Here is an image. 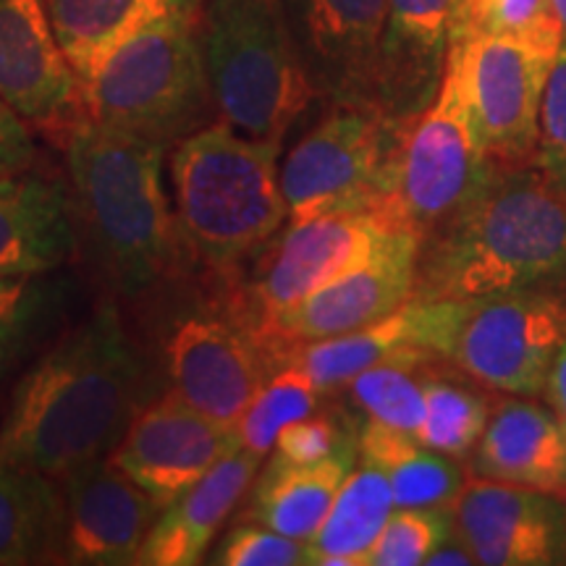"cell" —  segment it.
Segmentation results:
<instances>
[{
  "mask_svg": "<svg viewBox=\"0 0 566 566\" xmlns=\"http://www.w3.org/2000/svg\"><path fill=\"white\" fill-rule=\"evenodd\" d=\"M158 396V370L111 296L19 378L0 422V464L69 478L111 457Z\"/></svg>",
  "mask_w": 566,
  "mask_h": 566,
  "instance_id": "obj_1",
  "label": "cell"
},
{
  "mask_svg": "<svg viewBox=\"0 0 566 566\" xmlns=\"http://www.w3.org/2000/svg\"><path fill=\"white\" fill-rule=\"evenodd\" d=\"M80 258L105 296L155 307L200 271L163 184L171 147L84 118L59 142Z\"/></svg>",
  "mask_w": 566,
  "mask_h": 566,
  "instance_id": "obj_2",
  "label": "cell"
},
{
  "mask_svg": "<svg viewBox=\"0 0 566 566\" xmlns=\"http://www.w3.org/2000/svg\"><path fill=\"white\" fill-rule=\"evenodd\" d=\"M566 275V195L543 171H499L475 200L420 244L415 296L541 289Z\"/></svg>",
  "mask_w": 566,
  "mask_h": 566,
  "instance_id": "obj_3",
  "label": "cell"
},
{
  "mask_svg": "<svg viewBox=\"0 0 566 566\" xmlns=\"http://www.w3.org/2000/svg\"><path fill=\"white\" fill-rule=\"evenodd\" d=\"M279 158L281 142L247 137L226 122L168 150L174 210L202 273L239 275L283 229Z\"/></svg>",
  "mask_w": 566,
  "mask_h": 566,
  "instance_id": "obj_4",
  "label": "cell"
},
{
  "mask_svg": "<svg viewBox=\"0 0 566 566\" xmlns=\"http://www.w3.org/2000/svg\"><path fill=\"white\" fill-rule=\"evenodd\" d=\"M197 17H163L105 53L82 80L90 122L166 147L216 124Z\"/></svg>",
  "mask_w": 566,
  "mask_h": 566,
  "instance_id": "obj_5",
  "label": "cell"
},
{
  "mask_svg": "<svg viewBox=\"0 0 566 566\" xmlns=\"http://www.w3.org/2000/svg\"><path fill=\"white\" fill-rule=\"evenodd\" d=\"M417 349L454 363L478 384L522 399L543 394L566 338V310L541 289L409 300Z\"/></svg>",
  "mask_w": 566,
  "mask_h": 566,
  "instance_id": "obj_6",
  "label": "cell"
},
{
  "mask_svg": "<svg viewBox=\"0 0 566 566\" xmlns=\"http://www.w3.org/2000/svg\"><path fill=\"white\" fill-rule=\"evenodd\" d=\"M197 32L221 122L247 137L283 142L315 92L279 0H202Z\"/></svg>",
  "mask_w": 566,
  "mask_h": 566,
  "instance_id": "obj_7",
  "label": "cell"
},
{
  "mask_svg": "<svg viewBox=\"0 0 566 566\" xmlns=\"http://www.w3.org/2000/svg\"><path fill=\"white\" fill-rule=\"evenodd\" d=\"M409 122L378 105H331L328 116L296 142L281 168L289 221L375 212L396 223L391 187Z\"/></svg>",
  "mask_w": 566,
  "mask_h": 566,
  "instance_id": "obj_8",
  "label": "cell"
},
{
  "mask_svg": "<svg viewBox=\"0 0 566 566\" xmlns=\"http://www.w3.org/2000/svg\"><path fill=\"white\" fill-rule=\"evenodd\" d=\"M208 275V273H205ZM210 292L187 304L179 292L155 304L163 317V370L171 391L197 412L237 424L254 394L273 375L265 344L233 310L223 281L208 275Z\"/></svg>",
  "mask_w": 566,
  "mask_h": 566,
  "instance_id": "obj_9",
  "label": "cell"
},
{
  "mask_svg": "<svg viewBox=\"0 0 566 566\" xmlns=\"http://www.w3.org/2000/svg\"><path fill=\"white\" fill-rule=\"evenodd\" d=\"M493 158L472 122L457 63L446 59L433 103L407 126L396 158L391 218L420 242L449 226L493 174Z\"/></svg>",
  "mask_w": 566,
  "mask_h": 566,
  "instance_id": "obj_10",
  "label": "cell"
},
{
  "mask_svg": "<svg viewBox=\"0 0 566 566\" xmlns=\"http://www.w3.org/2000/svg\"><path fill=\"white\" fill-rule=\"evenodd\" d=\"M399 229L405 226L375 212H334L292 223L279 242H268L258 254L260 263L250 279L242 273L218 279L223 281L233 310L260 336L283 310L373 260Z\"/></svg>",
  "mask_w": 566,
  "mask_h": 566,
  "instance_id": "obj_11",
  "label": "cell"
},
{
  "mask_svg": "<svg viewBox=\"0 0 566 566\" xmlns=\"http://www.w3.org/2000/svg\"><path fill=\"white\" fill-rule=\"evenodd\" d=\"M564 38L556 17L525 34L472 32L451 42L449 59L493 160H520L537 145L543 87Z\"/></svg>",
  "mask_w": 566,
  "mask_h": 566,
  "instance_id": "obj_12",
  "label": "cell"
},
{
  "mask_svg": "<svg viewBox=\"0 0 566 566\" xmlns=\"http://www.w3.org/2000/svg\"><path fill=\"white\" fill-rule=\"evenodd\" d=\"M279 9L317 101L378 105L388 0H279Z\"/></svg>",
  "mask_w": 566,
  "mask_h": 566,
  "instance_id": "obj_13",
  "label": "cell"
},
{
  "mask_svg": "<svg viewBox=\"0 0 566 566\" xmlns=\"http://www.w3.org/2000/svg\"><path fill=\"white\" fill-rule=\"evenodd\" d=\"M420 244L412 229H399L365 265L325 283L307 300L275 315L260 334L273 373L275 354L283 346L367 328L405 307L415 296Z\"/></svg>",
  "mask_w": 566,
  "mask_h": 566,
  "instance_id": "obj_14",
  "label": "cell"
},
{
  "mask_svg": "<svg viewBox=\"0 0 566 566\" xmlns=\"http://www.w3.org/2000/svg\"><path fill=\"white\" fill-rule=\"evenodd\" d=\"M0 97L55 145L87 118L45 0H0Z\"/></svg>",
  "mask_w": 566,
  "mask_h": 566,
  "instance_id": "obj_15",
  "label": "cell"
},
{
  "mask_svg": "<svg viewBox=\"0 0 566 566\" xmlns=\"http://www.w3.org/2000/svg\"><path fill=\"white\" fill-rule=\"evenodd\" d=\"M239 443L237 424L212 420L168 391L142 409L111 459L163 512Z\"/></svg>",
  "mask_w": 566,
  "mask_h": 566,
  "instance_id": "obj_16",
  "label": "cell"
},
{
  "mask_svg": "<svg viewBox=\"0 0 566 566\" xmlns=\"http://www.w3.org/2000/svg\"><path fill=\"white\" fill-rule=\"evenodd\" d=\"M451 514L478 564L566 562V506L551 491L478 478L464 483Z\"/></svg>",
  "mask_w": 566,
  "mask_h": 566,
  "instance_id": "obj_17",
  "label": "cell"
},
{
  "mask_svg": "<svg viewBox=\"0 0 566 566\" xmlns=\"http://www.w3.org/2000/svg\"><path fill=\"white\" fill-rule=\"evenodd\" d=\"M66 495L61 564L129 566L158 520L160 506L111 457L61 480Z\"/></svg>",
  "mask_w": 566,
  "mask_h": 566,
  "instance_id": "obj_18",
  "label": "cell"
},
{
  "mask_svg": "<svg viewBox=\"0 0 566 566\" xmlns=\"http://www.w3.org/2000/svg\"><path fill=\"white\" fill-rule=\"evenodd\" d=\"M462 0H388L375 103L388 116L409 118L433 103L454 42Z\"/></svg>",
  "mask_w": 566,
  "mask_h": 566,
  "instance_id": "obj_19",
  "label": "cell"
},
{
  "mask_svg": "<svg viewBox=\"0 0 566 566\" xmlns=\"http://www.w3.org/2000/svg\"><path fill=\"white\" fill-rule=\"evenodd\" d=\"M76 252L69 181L32 168L0 176V279L55 273Z\"/></svg>",
  "mask_w": 566,
  "mask_h": 566,
  "instance_id": "obj_20",
  "label": "cell"
},
{
  "mask_svg": "<svg viewBox=\"0 0 566 566\" xmlns=\"http://www.w3.org/2000/svg\"><path fill=\"white\" fill-rule=\"evenodd\" d=\"M265 457L242 443L218 459L197 483L171 501L142 543L139 566H195L208 556L212 537L250 493Z\"/></svg>",
  "mask_w": 566,
  "mask_h": 566,
  "instance_id": "obj_21",
  "label": "cell"
},
{
  "mask_svg": "<svg viewBox=\"0 0 566 566\" xmlns=\"http://www.w3.org/2000/svg\"><path fill=\"white\" fill-rule=\"evenodd\" d=\"M472 470L504 483L566 491V428L554 409L504 401L475 443Z\"/></svg>",
  "mask_w": 566,
  "mask_h": 566,
  "instance_id": "obj_22",
  "label": "cell"
},
{
  "mask_svg": "<svg viewBox=\"0 0 566 566\" xmlns=\"http://www.w3.org/2000/svg\"><path fill=\"white\" fill-rule=\"evenodd\" d=\"M357 457L359 436L315 464H292L273 454L265 470L254 478L242 520L260 522L296 541H313Z\"/></svg>",
  "mask_w": 566,
  "mask_h": 566,
  "instance_id": "obj_23",
  "label": "cell"
},
{
  "mask_svg": "<svg viewBox=\"0 0 566 566\" xmlns=\"http://www.w3.org/2000/svg\"><path fill=\"white\" fill-rule=\"evenodd\" d=\"M63 530L61 480L0 464V566L61 564Z\"/></svg>",
  "mask_w": 566,
  "mask_h": 566,
  "instance_id": "obj_24",
  "label": "cell"
},
{
  "mask_svg": "<svg viewBox=\"0 0 566 566\" xmlns=\"http://www.w3.org/2000/svg\"><path fill=\"white\" fill-rule=\"evenodd\" d=\"M55 38L80 82L118 42L174 13L197 17L202 0H45Z\"/></svg>",
  "mask_w": 566,
  "mask_h": 566,
  "instance_id": "obj_25",
  "label": "cell"
},
{
  "mask_svg": "<svg viewBox=\"0 0 566 566\" xmlns=\"http://www.w3.org/2000/svg\"><path fill=\"white\" fill-rule=\"evenodd\" d=\"M412 352L422 349H417L412 342V310L407 302L386 321L367 325V328L283 346L275 354V370L286 365L300 367L313 378L317 391L331 394L336 388H346L359 373Z\"/></svg>",
  "mask_w": 566,
  "mask_h": 566,
  "instance_id": "obj_26",
  "label": "cell"
},
{
  "mask_svg": "<svg viewBox=\"0 0 566 566\" xmlns=\"http://www.w3.org/2000/svg\"><path fill=\"white\" fill-rule=\"evenodd\" d=\"M359 459L386 472L396 509H451L464 488L454 457L373 420L359 433Z\"/></svg>",
  "mask_w": 566,
  "mask_h": 566,
  "instance_id": "obj_27",
  "label": "cell"
},
{
  "mask_svg": "<svg viewBox=\"0 0 566 566\" xmlns=\"http://www.w3.org/2000/svg\"><path fill=\"white\" fill-rule=\"evenodd\" d=\"M391 512L394 493L386 472L363 459L344 480L323 527L307 541V564L367 566V554Z\"/></svg>",
  "mask_w": 566,
  "mask_h": 566,
  "instance_id": "obj_28",
  "label": "cell"
},
{
  "mask_svg": "<svg viewBox=\"0 0 566 566\" xmlns=\"http://www.w3.org/2000/svg\"><path fill=\"white\" fill-rule=\"evenodd\" d=\"M63 283L51 273L0 279V370H11L45 342L66 304Z\"/></svg>",
  "mask_w": 566,
  "mask_h": 566,
  "instance_id": "obj_29",
  "label": "cell"
},
{
  "mask_svg": "<svg viewBox=\"0 0 566 566\" xmlns=\"http://www.w3.org/2000/svg\"><path fill=\"white\" fill-rule=\"evenodd\" d=\"M428 357L430 354L424 352H412L386 359L352 378L346 388L373 422L417 438L424 420V380H428L417 375V367Z\"/></svg>",
  "mask_w": 566,
  "mask_h": 566,
  "instance_id": "obj_30",
  "label": "cell"
},
{
  "mask_svg": "<svg viewBox=\"0 0 566 566\" xmlns=\"http://www.w3.org/2000/svg\"><path fill=\"white\" fill-rule=\"evenodd\" d=\"M317 394L321 391L315 388L313 378L300 367L286 365L275 370L239 417V441L254 454H271L275 438L286 424L315 412Z\"/></svg>",
  "mask_w": 566,
  "mask_h": 566,
  "instance_id": "obj_31",
  "label": "cell"
},
{
  "mask_svg": "<svg viewBox=\"0 0 566 566\" xmlns=\"http://www.w3.org/2000/svg\"><path fill=\"white\" fill-rule=\"evenodd\" d=\"M491 420L483 394L454 380H424V420L417 438L446 457H464L475 449Z\"/></svg>",
  "mask_w": 566,
  "mask_h": 566,
  "instance_id": "obj_32",
  "label": "cell"
},
{
  "mask_svg": "<svg viewBox=\"0 0 566 566\" xmlns=\"http://www.w3.org/2000/svg\"><path fill=\"white\" fill-rule=\"evenodd\" d=\"M454 530L451 509H396L375 537L367 566H417Z\"/></svg>",
  "mask_w": 566,
  "mask_h": 566,
  "instance_id": "obj_33",
  "label": "cell"
},
{
  "mask_svg": "<svg viewBox=\"0 0 566 566\" xmlns=\"http://www.w3.org/2000/svg\"><path fill=\"white\" fill-rule=\"evenodd\" d=\"M537 166L566 195V38L543 87L537 116Z\"/></svg>",
  "mask_w": 566,
  "mask_h": 566,
  "instance_id": "obj_34",
  "label": "cell"
},
{
  "mask_svg": "<svg viewBox=\"0 0 566 566\" xmlns=\"http://www.w3.org/2000/svg\"><path fill=\"white\" fill-rule=\"evenodd\" d=\"M210 564L223 566H300L307 564V543L281 535L260 522L242 520L229 530Z\"/></svg>",
  "mask_w": 566,
  "mask_h": 566,
  "instance_id": "obj_35",
  "label": "cell"
},
{
  "mask_svg": "<svg viewBox=\"0 0 566 566\" xmlns=\"http://www.w3.org/2000/svg\"><path fill=\"white\" fill-rule=\"evenodd\" d=\"M357 436L342 420L331 415L302 417L281 430L275 438L273 454L286 459L292 464H315L336 454L344 443L354 441Z\"/></svg>",
  "mask_w": 566,
  "mask_h": 566,
  "instance_id": "obj_36",
  "label": "cell"
},
{
  "mask_svg": "<svg viewBox=\"0 0 566 566\" xmlns=\"http://www.w3.org/2000/svg\"><path fill=\"white\" fill-rule=\"evenodd\" d=\"M38 160L32 126L0 97V176L30 171Z\"/></svg>",
  "mask_w": 566,
  "mask_h": 566,
  "instance_id": "obj_37",
  "label": "cell"
},
{
  "mask_svg": "<svg viewBox=\"0 0 566 566\" xmlns=\"http://www.w3.org/2000/svg\"><path fill=\"white\" fill-rule=\"evenodd\" d=\"M543 394H546L548 407L554 409L556 417L566 428V338L562 342V346H558L554 363H551L548 380H546V388H543Z\"/></svg>",
  "mask_w": 566,
  "mask_h": 566,
  "instance_id": "obj_38",
  "label": "cell"
},
{
  "mask_svg": "<svg viewBox=\"0 0 566 566\" xmlns=\"http://www.w3.org/2000/svg\"><path fill=\"white\" fill-rule=\"evenodd\" d=\"M430 566H470V564H478L475 556H472L470 546L464 543V537L457 533V530H451L449 535L443 537L441 543H438L433 554L428 556Z\"/></svg>",
  "mask_w": 566,
  "mask_h": 566,
  "instance_id": "obj_39",
  "label": "cell"
},
{
  "mask_svg": "<svg viewBox=\"0 0 566 566\" xmlns=\"http://www.w3.org/2000/svg\"><path fill=\"white\" fill-rule=\"evenodd\" d=\"M551 6H554L556 17H558V21H562L564 34H566V0H551Z\"/></svg>",
  "mask_w": 566,
  "mask_h": 566,
  "instance_id": "obj_40",
  "label": "cell"
}]
</instances>
